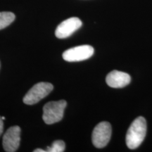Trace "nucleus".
Segmentation results:
<instances>
[{"instance_id": "obj_9", "label": "nucleus", "mask_w": 152, "mask_h": 152, "mask_svg": "<svg viewBox=\"0 0 152 152\" xmlns=\"http://www.w3.org/2000/svg\"><path fill=\"white\" fill-rule=\"evenodd\" d=\"M15 18L16 16L12 12H0V30H2L9 26L15 20Z\"/></svg>"}, {"instance_id": "obj_5", "label": "nucleus", "mask_w": 152, "mask_h": 152, "mask_svg": "<svg viewBox=\"0 0 152 152\" xmlns=\"http://www.w3.org/2000/svg\"><path fill=\"white\" fill-rule=\"evenodd\" d=\"M94 52V48L90 45H81L67 49L63 53L62 56L68 62L81 61L90 58Z\"/></svg>"}, {"instance_id": "obj_3", "label": "nucleus", "mask_w": 152, "mask_h": 152, "mask_svg": "<svg viewBox=\"0 0 152 152\" xmlns=\"http://www.w3.org/2000/svg\"><path fill=\"white\" fill-rule=\"evenodd\" d=\"M54 89L52 84L49 83H37L34 85L23 97V102L28 105H33L46 97Z\"/></svg>"}, {"instance_id": "obj_7", "label": "nucleus", "mask_w": 152, "mask_h": 152, "mask_svg": "<svg viewBox=\"0 0 152 152\" xmlns=\"http://www.w3.org/2000/svg\"><path fill=\"white\" fill-rule=\"evenodd\" d=\"M82 25V21L77 17L69 18L58 25L55 31V35L59 39H64L77 31Z\"/></svg>"}, {"instance_id": "obj_11", "label": "nucleus", "mask_w": 152, "mask_h": 152, "mask_svg": "<svg viewBox=\"0 0 152 152\" xmlns=\"http://www.w3.org/2000/svg\"><path fill=\"white\" fill-rule=\"evenodd\" d=\"M3 130H4L3 120H2V118H1V117L0 116V136H1V134H2Z\"/></svg>"}, {"instance_id": "obj_2", "label": "nucleus", "mask_w": 152, "mask_h": 152, "mask_svg": "<svg viewBox=\"0 0 152 152\" xmlns=\"http://www.w3.org/2000/svg\"><path fill=\"white\" fill-rule=\"evenodd\" d=\"M67 103L65 100L48 102L43 107L42 119L46 124L52 125L59 122L64 117Z\"/></svg>"}, {"instance_id": "obj_8", "label": "nucleus", "mask_w": 152, "mask_h": 152, "mask_svg": "<svg viewBox=\"0 0 152 152\" xmlns=\"http://www.w3.org/2000/svg\"><path fill=\"white\" fill-rule=\"evenodd\" d=\"M131 81L129 74L118 71H113L108 74L106 82L109 87L113 88H122L130 84Z\"/></svg>"}, {"instance_id": "obj_1", "label": "nucleus", "mask_w": 152, "mask_h": 152, "mask_svg": "<svg viewBox=\"0 0 152 152\" xmlns=\"http://www.w3.org/2000/svg\"><path fill=\"white\" fill-rule=\"evenodd\" d=\"M147 134V121L140 116L130 125L126 134V144L130 149H135L144 141Z\"/></svg>"}, {"instance_id": "obj_6", "label": "nucleus", "mask_w": 152, "mask_h": 152, "mask_svg": "<svg viewBox=\"0 0 152 152\" xmlns=\"http://www.w3.org/2000/svg\"><path fill=\"white\" fill-rule=\"evenodd\" d=\"M20 142V127L12 126L9 128L4 134L3 147L5 151L14 152L18 149Z\"/></svg>"}, {"instance_id": "obj_13", "label": "nucleus", "mask_w": 152, "mask_h": 152, "mask_svg": "<svg viewBox=\"0 0 152 152\" xmlns=\"http://www.w3.org/2000/svg\"><path fill=\"white\" fill-rule=\"evenodd\" d=\"M1 118H2V120H5V118L4 117H1Z\"/></svg>"}, {"instance_id": "obj_10", "label": "nucleus", "mask_w": 152, "mask_h": 152, "mask_svg": "<svg viewBox=\"0 0 152 152\" xmlns=\"http://www.w3.org/2000/svg\"><path fill=\"white\" fill-rule=\"evenodd\" d=\"M66 144L62 140H56L54 142L51 147L47 148V152H63L65 151Z\"/></svg>"}, {"instance_id": "obj_4", "label": "nucleus", "mask_w": 152, "mask_h": 152, "mask_svg": "<svg viewBox=\"0 0 152 152\" xmlns=\"http://www.w3.org/2000/svg\"><path fill=\"white\" fill-rule=\"evenodd\" d=\"M111 137V126L109 123L101 122L95 127L92 132V140L95 147H105L110 141Z\"/></svg>"}, {"instance_id": "obj_12", "label": "nucleus", "mask_w": 152, "mask_h": 152, "mask_svg": "<svg viewBox=\"0 0 152 152\" xmlns=\"http://www.w3.org/2000/svg\"><path fill=\"white\" fill-rule=\"evenodd\" d=\"M34 152H46V150H43L41 149H37L35 150H34Z\"/></svg>"}]
</instances>
